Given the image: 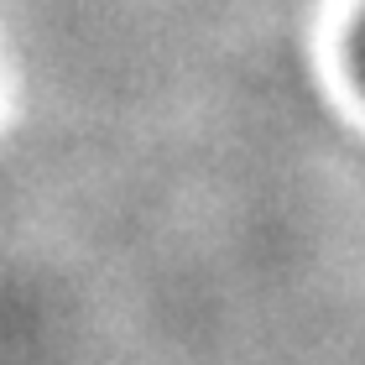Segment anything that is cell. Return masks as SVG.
I'll return each mask as SVG.
<instances>
[{
  "label": "cell",
  "mask_w": 365,
  "mask_h": 365,
  "mask_svg": "<svg viewBox=\"0 0 365 365\" xmlns=\"http://www.w3.org/2000/svg\"><path fill=\"white\" fill-rule=\"evenodd\" d=\"M355 63H360V73H365V16H360V31H355Z\"/></svg>",
  "instance_id": "cell-1"
}]
</instances>
